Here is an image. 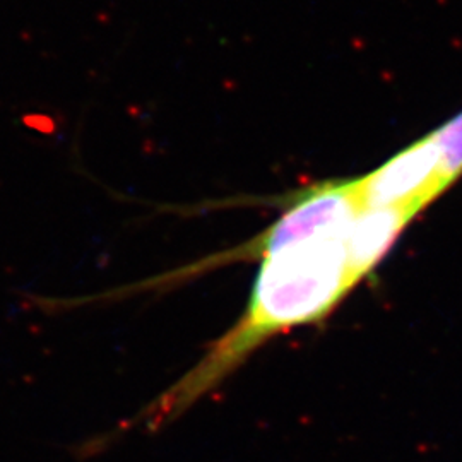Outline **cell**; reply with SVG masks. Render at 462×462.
<instances>
[{
	"instance_id": "3957f363",
	"label": "cell",
	"mask_w": 462,
	"mask_h": 462,
	"mask_svg": "<svg viewBox=\"0 0 462 462\" xmlns=\"http://www.w3.org/2000/svg\"><path fill=\"white\" fill-rule=\"evenodd\" d=\"M416 213L404 207H363L346 230L344 243L354 281L360 284L392 248Z\"/></svg>"
},
{
	"instance_id": "7a4b0ae2",
	"label": "cell",
	"mask_w": 462,
	"mask_h": 462,
	"mask_svg": "<svg viewBox=\"0 0 462 462\" xmlns=\"http://www.w3.org/2000/svg\"><path fill=\"white\" fill-rule=\"evenodd\" d=\"M449 187L433 134L358 178L363 207H404L416 214Z\"/></svg>"
},
{
	"instance_id": "277c9868",
	"label": "cell",
	"mask_w": 462,
	"mask_h": 462,
	"mask_svg": "<svg viewBox=\"0 0 462 462\" xmlns=\"http://www.w3.org/2000/svg\"><path fill=\"white\" fill-rule=\"evenodd\" d=\"M431 134L440 148L445 178L452 185L462 175V112Z\"/></svg>"
},
{
	"instance_id": "6da1fadb",
	"label": "cell",
	"mask_w": 462,
	"mask_h": 462,
	"mask_svg": "<svg viewBox=\"0 0 462 462\" xmlns=\"http://www.w3.org/2000/svg\"><path fill=\"white\" fill-rule=\"evenodd\" d=\"M361 209L363 204L358 190V178L311 185L286 199L281 214L259 235L228 252L193 264L187 271H180V274L188 276L192 272H202V269H213L235 260H250L262 250L315 236L342 235Z\"/></svg>"
}]
</instances>
